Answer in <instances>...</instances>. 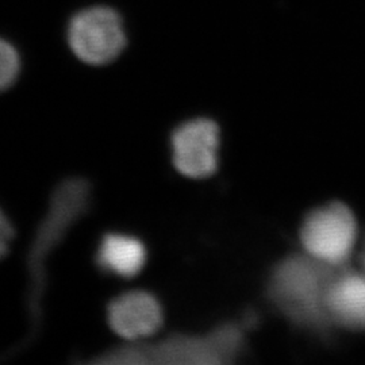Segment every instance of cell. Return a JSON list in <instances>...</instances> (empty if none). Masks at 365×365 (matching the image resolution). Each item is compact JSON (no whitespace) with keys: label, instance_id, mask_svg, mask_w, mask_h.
Listing matches in <instances>:
<instances>
[{"label":"cell","instance_id":"cell-9","mask_svg":"<svg viewBox=\"0 0 365 365\" xmlns=\"http://www.w3.org/2000/svg\"><path fill=\"white\" fill-rule=\"evenodd\" d=\"M19 56L13 45L0 39V91L9 88L19 73Z\"/></svg>","mask_w":365,"mask_h":365},{"label":"cell","instance_id":"cell-3","mask_svg":"<svg viewBox=\"0 0 365 365\" xmlns=\"http://www.w3.org/2000/svg\"><path fill=\"white\" fill-rule=\"evenodd\" d=\"M356 238L357 223L352 211L342 203H333L313 211L300 232V240L307 255L336 267L346 265Z\"/></svg>","mask_w":365,"mask_h":365},{"label":"cell","instance_id":"cell-8","mask_svg":"<svg viewBox=\"0 0 365 365\" xmlns=\"http://www.w3.org/2000/svg\"><path fill=\"white\" fill-rule=\"evenodd\" d=\"M146 261L144 244L133 235H106L96 252V264L101 269L123 279L140 274Z\"/></svg>","mask_w":365,"mask_h":365},{"label":"cell","instance_id":"cell-2","mask_svg":"<svg viewBox=\"0 0 365 365\" xmlns=\"http://www.w3.org/2000/svg\"><path fill=\"white\" fill-rule=\"evenodd\" d=\"M242 344L237 325H223L205 337L172 336L157 344L143 341L118 346L96 356L95 364L220 365L232 363Z\"/></svg>","mask_w":365,"mask_h":365},{"label":"cell","instance_id":"cell-11","mask_svg":"<svg viewBox=\"0 0 365 365\" xmlns=\"http://www.w3.org/2000/svg\"><path fill=\"white\" fill-rule=\"evenodd\" d=\"M363 269H364V271H363V272H364V274H365V248H364V253H363Z\"/></svg>","mask_w":365,"mask_h":365},{"label":"cell","instance_id":"cell-10","mask_svg":"<svg viewBox=\"0 0 365 365\" xmlns=\"http://www.w3.org/2000/svg\"><path fill=\"white\" fill-rule=\"evenodd\" d=\"M14 235L15 232L11 222L3 212V210L0 209V260L7 255Z\"/></svg>","mask_w":365,"mask_h":365},{"label":"cell","instance_id":"cell-4","mask_svg":"<svg viewBox=\"0 0 365 365\" xmlns=\"http://www.w3.org/2000/svg\"><path fill=\"white\" fill-rule=\"evenodd\" d=\"M68 41L78 60L90 66H105L125 49L126 36L122 19L113 9L92 7L72 18Z\"/></svg>","mask_w":365,"mask_h":365},{"label":"cell","instance_id":"cell-7","mask_svg":"<svg viewBox=\"0 0 365 365\" xmlns=\"http://www.w3.org/2000/svg\"><path fill=\"white\" fill-rule=\"evenodd\" d=\"M331 322L351 329H365V274L345 267L327 292Z\"/></svg>","mask_w":365,"mask_h":365},{"label":"cell","instance_id":"cell-6","mask_svg":"<svg viewBox=\"0 0 365 365\" xmlns=\"http://www.w3.org/2000/svg\"><path fill=\"white\" fill-rule=\"evenodd\" d=\"M107 321L113 331L128 342L155 336L164 324L160 302L146 291H129L111 300Z\"/></svg>","mask_w":365,"mask_h":365},{"label":"cell","instance_id":"cell-5","mask_svg":"<svg viewBox=\"0 0 365 365\" xmlns=\"http://www.w3.org/2000/svg\"><path fill=\"white\" fill-rule=\"evenodd\" d=\"M218 126L210 119H194L172 135L175 168L191 179L211 176L218 167Z\"/></svg>","mask_w":365,"mask_h":365},{"label":"cell","instance_id":"cell-1","mask_svg":"<svg viewBox=\"0 0 365 365\" xmlns=\"http://www.w3.org/2000/svg\"><path fill=\"white\" fill-rule=\"evenodd\" d=\"M345 267L330 265L310 255L291 256L274 268L269 295L295 324L322 329L331 322L327 313L329 288Z\"/></svg>","mask_w":365,"mask_h":365}]
</instances>
